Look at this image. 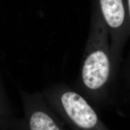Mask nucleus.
<instances>
[{
  "instance_id": "obj_1",
  "label": "nucleus",
  "mask_w": 130,
  "mask_h": 130,
  "mask_svg": "<svg viewBox=\"0 0 130 130\" xmlns=\"http://www.w3.org/2000/svg\"><path fill=\"white\" fill-rule=\"evenodd\" d=\"M83 58L78 79L73 88L96 110L100 109L110 103L118 77L113 69L108 31L93 3Z\"/></svg>"
},
{
  "instance_id": "obj_2",
  "label": "nucleus",
  "mask_w": 130,
  "mask_h": 130,
  "mask_svg": "<svg viewBox=\"0 0 130 130\" xmlns=\"http://www.w3.org/2000/svg\"><path fill=\"white\" fill-rule=\"evenodd\" d=\"M41 93L47 104L72 130H111L95 107L73 87L54 84Z\"/></svg>"
},
{
  "instance_id": "obj_3",
  "label": "nucleus",
  "mask_w": 130,
  "mask_h": 130,
  "mask_svg": "<svg viewBox=\"0 0 130 130\" xmlns=\"http://www.w3.org/2000/svg\"><path fill=\"white\" fill-rule=\"evenodd\" d=\"M109 37L112 63L118 77L122 54L130 38V18L126 0H93Z\"/></svg>"
},
{
  "instance_id": "obj_4",
  "label": "nucleus",
  "mask_w": 130,
  "mask_h": 130,
  "mask_svg": "<svg viewBox=\"0 0 130 130\" xmlns=\"http://www.w3.org/2000/svg\"><path fill=\"white\" fill-rule=\"evenodd\" d=\"M24 118H14L11 130H72L47 104L41 92L20 90Z\"/></svg>"
},
{
  "instance_id": "obj_5",
  "label": "nucleus",
  "mask_w": 130,
  "mask_h": 130,
  "mask_svg": "<svg viewBox=\"0 0 130 130\" xmlns=\"http://www.w3.org/2000/svg\"><path fill=\"white\" fill-rule=\"evenodd\" d=\"M14 118L6 91L0 84V130H9Z\"/></svg>"
},
{
  "instance_id": "obj_6",
  "label": "nucleus",
  "mask_w": 130,
  "mask_h": 130,
  "mask_svg": "<svg viewBox=\"0 0 130 130\" xmlns=\"http://www.w3.org/2000/svg\"><path fill=\"white\" fill-rule=\"evenodd\" d=\"M126 2H127V5H128V11H129V18H130V0H126ZM126 61H130V47L129 52H128L127 57H126Z\"/></svg>"
},
{
  "instance_id": "obj_7",
  "label": "nucleus",
  "mask_w": 130,
  "mask_h": 130,
  "mask_svg": "<svg viewBox=\"0 0 130 130\" xmlns=\"http://www.w3.org/2000/svg\"><path fill=\"white\" fill-rule=\"evenodd\" d=\"M129 89H130V81H129Z\"/></svg>"
}]
</instances>
